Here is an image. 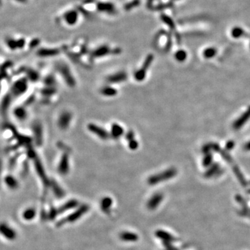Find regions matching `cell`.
I'll list each match as a JSON object with an SVG mask.
<instances>
[{"label": "cell", "instance_id": "40", "mask_svg": "<svg viewBox=\"0 0 250 250\" xmlns=\"http://www.w3.org/2000/svg\"><path fill=\"white\" fill-rule=\"evenodd\" d=\"M201 151H202V152H203L204 154H209V153L211 152V151H212L211 143H209V144L204 145L203 147H202Z\"/></svg>", "mask_w": 250, "mask_h": 250}, {"label": "cell", "instance_id": "28", "mask_svg": "<svg viewBox=\"0 0 250 250\" xmlns=\"http://www.w3.org/2000/svg\"><path fill=\"white\" fill-rule=\"evenodd\" d=\"M5 183L10 189H16L18 186V181L12 175H7L4 179Z\"/></svg>", "mask_w": 250, "mask_h": 250}, {"label": "cell", "instance_id": "31", "mask_svg": "<svg viewBox=\"0 0 250 250\" xmlns=\"http://www.w3.org/2000/svg\"><path fill=\"white\" fill-rule=\"evenodd\" d=\"M216 54L217 50L216 49L213 48V47H209V48L204 49L203 52L204 57L206 58H211L213 57H214Z\"/></svg>", "mask_w": 250, "mask_h": 250}, {"label": "cell", "instance_id": "4", "mask_svg": "<svg viewBox=\"0 0 250 250\" xmlns=\"http://www.w3.org/2000/svg\"><path fill=\"white\" fill-rule=\"evenodd\" d=\"M154 60V55L150 54L147 56L145 60L143 63L141 68L139 70L135 71L134 73V79L137 81H143L146 77V74H147V71L150 67L151 63L153 62Z\"/></svg>", "mask_w": 250, "mask_h": 250}, {"label": "cell", "instance_id": "37", "mask_svg": "<svg viewBox=\"0 0 250 250\" xmlns=\"http://www.w3.org/2000/svg\"><path fill=\"white\" fill-rule=\"evenodd\" d=\"M42 95H46V96H50V95H54V93L56 92V90L53 87H49V86H47V88H44V90H42Z\"/></svg>", "mask_w": 250, "mask_h": 250}, {"label": "cell", "instance_id": "12", "mask_svg": "<svg viewBox=\"0 0 250 250\" xmlns=\"http://www.w3.org/2000/svg\"><path fill=\"white\" fill-rule=\"evenodd\" d=\"M127 78H128V75L126 72L119 71L108 76L106 81L110 84H116L127 81Z\"/></svg>", "mask_w": 250, "mask_h": 250}, {"label": "cell", "instance_id": "30", "mask_svg": "<svg viewBox=\"0 0 250 250\" xmlns=\"http://www.w3.org/2000/svg\"><path fill=\"white\" fill-rule=\"evenodd\" d=\"M36 215V210L32 208L26 209V211L24 212L23 213V217L24 219L26 220H31L34 218Z\"/></svg>", "mask_w": 250, "mask_h": 250}, {"label": "cell", "instance_id": "27", "mask_svg": "<svg viewBox=\"0 0 250 250\" xmlns=\"http://www.w3.org/2000/svg\"><path fill=\"white\" fill-rule=\"evenodd\" d=\"M232 169H233L234 174H235L236 177L238 178V179L241 183V185L243 186H246L247 185V182H246L245 179H244L243 173L241 172L240 168H239V167L236 166V165H234V166H233V167H232Z\"/></svg>", "mask_w": 250, "mask_h": 250}, {"label": "cell", "instance_id": "44", "mask_svg": "<svg viewBox=\"0 0 250 250\" xmlns=\"http://www.w3.org/2000/svg\"><path fill=\"white\" fill-rule=\"evenodd\" d=\"M22 1H23V2H26V1H27V0H22Z\"/></svg>", "mask_w": 250, "mask_h": 250}, {"label": "cell", "instance_id": "38", "mask_svg": "<svg viewBox=\"0 0 250 250\" xmlns=\"http://www.w3.org/2000/svg\"><path fill=\"white\" fill-rule=\"evenodd\" d=\"M128 147L130 150L134 151V150H137L138 147H139V145H138V143L137 140H135V138H134V139L129 140V143H128Z\"/></svg>", "mask_w": 250, "mask_h": 250}, {"label": "cell", "instance_id": "6", "mask_svg": "<svg viewBox=\"0 0 250 250\" xmlns=\"http://www.w3.org/2000/svg\"><path fill=\"white\" fill-rule=\"evenodd\" d=\"M26 41L25 38H13L7 37L5 40V44L10 51H16L17 49H22L25 47Z\"/></svg>", "mask_w": 250, "mask_h": 250}, {"label": "cell", "instance_id": "5", "mask_svg": "<svg viewBox=\"0 0 250 250\" xmlns=\"http://www.w3.org/2000/svg\"><path fill=\"white\" fill-rule=\"evenodd\" d=\"M57 70L62 75L63 79L70 87H74L76 85V81L71 73L68 66L65 63H61L57 65Z\"/></svg>", "mask_w": 250, "mask_h": 250}, {"label": "cell", "instance_id": "32", "mask_svg": "<svg viewBox=\"0 0 250 250\" xmlns=\"http://www.w3.org/2000/svg\"><path fill=\"white\" fill-rule=\"evenodd\" d=\"M174 57L179 62H183L186 59V58H187V53L184 50L179 49L175 53Z\"/></svg>", "mask_w": 250, "mask_h": 250}, {"label": "cell", "instance_id": "39", "mask_svg": "<svg viewBox=\"0 0 250 250\" xmlns=\"http://www.w3.org/2000/svg\"><path fill=\"white\" fill-rule=\"evenodd\" d=\"M44 82L47 86L53 87V86L55 84V79L52 76H48L45 78Z\"/></svg>", "mask_w": 250, "mask_h": 250}, {"label": "cell", "instance_id": "25", "mask_svg": "<svg viewBox=\"0 0 250 250\" xmlns=\"http://www.w3.org/2000/svg\"><path fill=\"white\" fill-rule=\"evenodd\" d=\"M120 239L126 242H135L138 240V236L136 234L131 232H123L119 236Z\"/></svg>", "mask_w": 250, "mask_h": 250}, {"label": "cell", "instance_id": "24", "mask_svg": "<svg viewBox=\"0 0 250 250\" xmlns=\"http://www.w3.org/2000/svg\"><path fill=\"white\" fill-rule=\"evenodd\" d=\"M51 188H52L53 192H54V195L57 197L58 198H61L63 197H64L65 193L63 190L60 187V186L58 184L57 182H55L54 180L50 181V186Z\"/></svg>", "mask_w": 250, "mask_h": 250}, {"label": "cell", "instance_id": "19", "mask_svg": "<svg viewBox=\"0 0 250 250\" xmlns=\"http://www.w3.org/2000/svg\"><path fill=\"white\" fill-rule=\"evenodd\" d=\"M79 204V202L77 201L76 199H71V200L68 201V202H66L64 204H63L62 206L59 208L56 209V211H57V215L62 213H64L65 211H67L68 210H70L72 209L75 208L76 206Z\"/></svg>", "mask_w": 250, "mask_h": 250}, {"label": "cell", "instance_id": "41", "mask_svg": "<svg viewBox=\"0 0 250 250\" xmlns=\"http://www.w3.org/2000/svg\"><path fill=\"white\" fill-rule=\"evenodd\" d=\"M234 147H235V142L233 141V140H229V141H228L226 143L225 150L227 151H229L233 149Z\"/></svg>", "mask_w": 250, "mask_h": 250}, {"label": "cell", "instance_id": "20", "mask_svg": "<svg viewBox=\"0 0 250 250\" xmlns=\"http://www.w3.org/2000/svg\"><path fill=\"white\" fill-rule=\"evenodd\" d=\"M100 92L103 96L106 97H113L118 95V90L111 86H105L100 90Z\"/></svg>", "mask_w": 250, "mask_h": 250}, {"label": "cell", "instance_id": "2", "mask_svg": "<svg viewBox=\"0 0 250 250\" xmlns=\"http://www.w3.org/2000/svg\"><path fill=\"white\" fill-rule=\"evenodd\" d=\"M177 174V170L174 167H171L165 171L161 172V173L154 174L150 177L147 180V182L150 185H156L158 183L164 182V181L168 180L175 177Z\"/></svg>", "mask_w": 250, "mask_h": 250}, {"label": "cell", "instance_id": "7", "mask_svg": "<svg viewBox=\"0 0 250 250\" xmlns=\"http://www.w3.org/2000/svg\"><path fill=\"white\" fill-rule=\"evenodd\" d=\"M27 81V78H22L15 81L11 88L12 95L15 97H19L26 92L29 86Z\"/></svg>", "mask_w": 250, "mask_h": 250}, {"label": "cell", "instance_id": "16", "mask_svg": "<svg viewBox=\"0 0 250 250\" xmlns=\"http://www.w3.org/2000/svg\"><path fill=\"white\" fill-rule=\"evenodd\" d=\"M59 53L60 50L57 48H41L37 52V55L40 57L48 58L55 57Z\"/></svg>", "mask_w": 250, "mask_h": 250}, {"label": "cell", "instance_id": "14", "mask_svg": "<svg viewBox=\"0 0 250 250\" xmlns=\"http://www.w3.org/2000/svg\"><path fill=\"white\" fill-rule=\"evenodd\" d=\"M250 119V106L236 120L233 122V129L235 130H239L242 128L244 124L247 123V122Z\"/></svg>", "mask_w": 250, "mask_h": 250}, {"label": "cell", "instance_id": "18", "mask_svg": "<svg viewBox=\"0 0 250 250\" xmlns=\"http://www.w3.org/2000/svg\"><path fill=\"white\" fill-rule=\"evenodd\" d=\"M33 131L35 137V140L37 145H41L42 143V128L40 123L34 124L33 126Z\"/></svg>", "mask_w": 250, "mask_h": 250}, {"label": "cell", "instance_id": "13", "mask_svg": "<svg viewBox=\"0 0 250 250\" xmlns=\"http://www.w3.org/2000/svg\"><path fill=\"white\" fill-rule=\"evenodd\" d=\"M34 164H35V167L37 174H38V176L41 178V179L42 183H43L45 187L47 188L48 186H50V181L48 179V178L47 177L42 163L38 158H36L35 161H34Z\"/></svg>", "mask_w": 250, "mask_h": 250}, {"label": "cell", "instance_id": "11", "mask_svg": "<svg viewBox=\"0 0 250 250\" xmlns=\"http://www.w3.org/2000/svg\"><path fill=\"white\" fill-rule=\"evenodd\" d=\"M70 170V158L68 153H63L58 166V171L61 174L66 175Z\"/></svg>", "mask_w": 250, "mask_h": 250}, {"label": "cell", "instance_id": "10", "mask_svg": "<svg viewBox=\"0 0 250 250\" xmlns=\"http://www.w3.org/2000/svg\"><path fill=\"white\" fill-rule=\"evenodd\" d=\"M72 115L69 111H64L58 117V126L61 130H66L68 129L71 124Z\"/></svg>", "mask_w": 250, "mask_h": 250}, {"label": "cell", "instance_id": "43", "mask_svg": "<svg viewBox=\"0 0 250 250\" xmlns=\"http://www.w3.org/2000/svg\"><path fill=\"white\" fill-rule=\"evenodd\" d=\"M244 150L246 151H250V141L247 143V144L244 145Z\"/></svg>", "mask_w": 250, "mask_h": 250}, {"label": "cell", "instance_id": "3", "mask_svg": "<svg viewBox=\"0 0 250 250\" xmlns=\"http://www.w3.org/2000/svg\"><path fill=\"white\" fill-rule=\"evenodd\" d=\"M89 210V206L88 205H82L79 208L76 210L75 212L72 213L63 219L59 220L57 222V227H61V226L64 225L66 223L68 222H73L76 220H79L82 215H84L86 213L88 212Z\"/></svg>", "mask_w": 250, "mask_h": 250}, {"label": "cell", "instance_id": "8", "mask_svg": "<svg viewBox=\"0 0 250 250\" xmlns=\"http://www.w3.org/2000/svg\"><path fill=\"white\" fill-rule=\"evenodd\" d=\"M87 129L92 134L95 135L102 140H107L111 136L110 133L96 124L89 123L87 125Z\"/></svg>", "mask_w": 250, "mask_h": 250}, {"label": "cell", "instance_id": "22", "mask_svg": "<svg viewBox=\"0 0 250 250\" xmlns=\"http://www.w3.org/2000/svg\"><path fill=\"white\" fill-rule=\"evenodd\" d=\"M163 199V195L161 194H155L154 196L151 197V198L149 200L147 203V206L150 209H154L158 206L159 204Z\"/></svg>", "mask_w": 250, "mask_h": 250}, {"label": "cell", "instance_id": "9", "mask_svg": "<svg viewBox=\"0 0 250 250\" xmlns=\"http://www.w3.org/2000/svg\"><path fill=\"white\" fill-rule=\"evenodd\" d=\"M118 51L119 49L118 48L113 49L107 45H102L93 50L91 52V56L95 58H99L106 57L107 55L110 54L111 53H113L114 52L118 53Z\"/></svg>", "mask_w": 250, "mask_h": 250}, {"label": "cell", "instance_id": "17", "mask_svg": "<svg viewBox=\"0 0 250 250\" xmlns=\"http://www.w3.org/2000/svg\"><path fill=\"white\" fill-rule=\"evenodd\" d=\"M124 134V130L121 125L118 123H113L111 125L110 135L113 139H118Z\"/></svg>", "mask_w": 250, "mask_h": 250}, {"label": "cell", "instance_id": "34", "mask_svg": "<svg viewBox=\"0 0 250 250\" xmlns=\"http://www.w3.org/2000/svg\"><path fill=\"white\" fill-rule=\"evenodd\" d=\"M39 79L38 73L33 70H28L27 79L31 81H36Z\"/></svg>", "mask_w": 250, "mask_h": 250}, {"label": "cell", "instance_id": "42", "mask_svg": "<svg viewBox=\"0 0 250 250\" xmlns=\"http://www.w3.org/2000/svg\"><path fill=\"white\" fill-rule=\"evenodd\" d=\"M125 137H126V139L127 141H129V140H133L135 138V134H134V132L132 131H128L125 135Z\"/></svg>", "mask_w": 250, "mask_h": 250}, {"label": "cell", "instance_id": "1", "mask_svg": "<svg viewBox=\"0 0 250 250\" xmlns=\"http://www.w3.org/2000/svg\"><path fill=\"white\" fill-rule=\"evenodd\" d=\"M84 15V12L80 7L69 8L63 10L56 18V21L61 26L72 28L79 25L81 18Z\"/></svg>", "mask_w": 250, "mask_h": 250}, {"label": "cell", "instance_id": "36", "mask_svg": "<svg viewBox=\"0 0 250 250\" xmlns=\"http://www.w3.org/2000/svg\"><path fill=\"white\" fill-rule=\"evenodd\" d=\"M161 19L163 22L166 24L167 25H168L171 29L174 28V24L173 20H172L171 18H170L168 16H166V15H162Z\"/></svg>", "mask_w": 250, "mask_h": 250}, {"label": "cell", "instance_id": "33", "mask_svg": "<svg viewBox=\"0 0 250 250\" xmlns=\"http://www.w3.org/2000/svg\"><path fill=\"white\" fill-rule=\"evenodd\" d=\"M202 164L205 167L211 166L213 164V155L211 152L205 154L202 161Z\"/></svg>", "mask_w": 250, "mask_h": 250}, {"label": "cell", "instance_id": "15", "mask_svg": "<svg viewBox=\"0 0 250 250\" xmlns=\"http://www.w3.org/2000/svg\"><path fill=\"white\" fill-rule=\"evenodd\" d=\"M211 148L212 151H214L215 152L219 153L220 154V156H221L227 163H233V159L231 157L230 154L228 153V151L226 150H222L217 143H211Z\"/></svg>", "mask_w": 250, "mask_h": 250}, {"label": "cell", "instance_id": "21", "mask_svg": "<svg viewBox=\"0 0 250 250\" xmlns=\"http://www.w3.org/2000/svg\"><path fill=\"white\" fill-rule=\"evenodd\" d=\"M1 232L2 235L9 240H14L16 237L15 231L5 224H2L1 226Z\"/></svg>", "mask_w": 250, "mask_h": 250}, {"label": "cell", "instance_id": "29", "mask_svg": "<svg viewBox=\"0 0 250 250\" xmlns=\"http://www.w3.org/2000/svg\"><path fill=\"white\" fill-rule=\"evenodd\" d=\"M220 172V165L218 163H213L211 166L209 167L208 170L206 172L204 176L209 178L215 174H217V172Z\"/></svg>", "mask_w": 250, "mask_h": 250}, {"label": "cell", "instance_id": "35", "mask_svg": "<svg viewBox=\"0 0 250 250\" xmlns=\"http://www.w3.org/2000/svg\"><path fill=\"white\" fill-rule=\"evenodd\" d=\"M244 34V31L243 29L240 27H235L231 31V36L235 38H238L241 37Z\"/></svg>", "mask_w": 250, "mask_h": 250}, {"label": "cell", "instance_id": "26", "mask_svg": "<svg viewBox=\"0 0 250 250\" xmlns=\"http://www.w3.org/2000/svg\"><path fill=\"white\" fill-rule=\"evenodd\" d=\"M112 203L113 201L111 198L108 197L103 198L102 202H101V209H102V211L106 213H108L110 211Z\"/></svg>", "mask_w": 250, "mask_h": 250}, {"label": "cell", "instance_id": "23", "mask_svg": "<svg viewBox=\"0 0 250 250\" xmlns=\"http://www.w3.org/2000/svg\"><path fill=\"white\" fill-rule=\"evenodd\" d=\"M13 114H14L15 118L19 120H25L28 115L27 111L25 108L22 107V106H18V107L15 108L13 111Z\"/></svg>", "mask_w": 250, "mask_h": 250}]
</instances>
